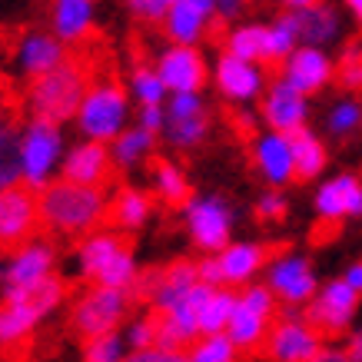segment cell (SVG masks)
Instances as JSON below:
<instances>
[{"mask_svg": "<svg viewBox=\"0 0 362 362\" xmlns=\"http://www.w3.org/2000/svg\"><path fill=\"white\" fill-rule=\"evenodd\" d=\"M40 203V226H47L57 236H87L107 223L110 199L103 187H83L74 180H54L37 193Z\"/></svg>", "mask_w": 362, "mask_h": 362, "instance_id": "1", "label": "cell"}, {"mask_svg": "<svg viewBox=\"0 0 362 362\" xmlns=\"http://www.w3.org/2000/svg\"><path fill=\"white\" fill-rule=\"evenodd\" d=\"M64 299H66V283L57 273H50L40 283L27 286V289L4 293V303H0V349L23 346L30 339V332L54 309H60Z\"/></svg>", "mask_w": 362, "mask_h": 362, "instance_id": "2", "label": "cell"}, {"mask_svg": "<svg viewBox=\"0 0 362 362\" xmlns=\"http://www.w3.org/2000/svg\"><path fill=\"white\" fill-rule=\"evenodd\" d=\"M87 87H90L87 66L80 60L66 57L64 64L47 70L44 77L30 80V87H27V110H30V117H40V120L66 123L74 120Z\"/></svg>", "mask_w": 362, "mask_h": 362, "instance_id": "3", "label": "cell"}, {"mask_svg": "<svg viewBox=\"0 0 362 362\" xmlns=\"http://www.w3.org/2000/svg\"><path fill=\"white\" fill-rule=\"evenodd\" d=\"M74 123L83 133V140L110 143L117 133H123L133 123V100L127 87H120L110 77L93 80L74 113Z\"/></svg>", "mask_w": 362, "mask_h": 362, "instance_id": "4", "label": "cell"}, {"mask_svg": "<svg viewBox=\"0 0 362 362\" xmlns=\"http://www.w3.org/2000/svg\"><path fill=\"white\" fill-rule=\"evenodd\" d=\"M66 143L60 123L30 117V123L17 136V160H21V183L40 193L47 183H54L64 163Z\"/></svg>", "mask_w": 362, "mask_h": 362, "instance_id": "5", "label": "cell"}, {"mask_svg": "<svg viewBox=\"0 0 362 362\" xmlns=\"http://www.w3.org/2000/svg\"><path fill=\"white\" fill-rule=\"evenodd\" d=\"M279 309H283L279 299L269 293L266 283L240 286L236 299H233L230 322H226V336L240 346V352H259L273 319L279 316Z\"/></svg>", "mask_w": 362, "mask_h": 362, "instance_id": "6", "label": "cell"}, {"mask_svg": "<svg viewBox=\"0 0 362 362\" xmlns=\"http://www.w3.org/2000/svg\"><path fill=\"white\" fill-rule=\"evenodd\" d=\"M130 306L133 293L90 283L70 306V329L77 332L80 339L100 336V332H117L130 319Z\"/></svg>", "mask_w": 362, "mask_h": 362, "instance_id": "7", "label": "cell"}, {"mask_svg": "<svg viewBox=\"0 0 362 362\" xmlns=\"http://www.w3.org/2000/svg\"><path fill=\"white\" fill-rule=\"evenodd\" d=\"M183 226L189 233V243L199 252H216L233 240L236 230V206L220 193H199L183 203Z\"/></svg>", "mask_w": 362, "mask_h": 362, "instance_id": "8", "label": "cell"}, {"mask_svg": "<svg viewBox=\"0 0 362 362\" xmlns=\"http://www.w3.org/2000/svg\"><path fill=\"white\" fill-rule=\"evenodd\" d=\"M263 283L269 286V293L279 299L283 309H303L319 289V273L306 252L283 250L269 252L263 266Z\"/></svg>", "mask_w": 362, "mask_h": 362, "instance_id": "9", "label": "cell"}, {"mask_svg": "<svg viewBox=\"0 0 362 362\" xmlns=\"http://www.w3.org/2000/svg\"><path fill=\"white\" fill-rule=\"evenodd\" d=\"M213 130V110L203 93H170L163 103V136L173 150L189 153L206 143Z\"/></svg>", "mask_w": 362, "mask_h": 362, "instance_id": "10", "label": "cell"}, {"mask_svg": "<svg viewBox=\"0 0 362 362\" xmlns=\"http://www.w3.org/2000/svg\"><path fill=\"white\" fill-rule=\"evenodd\" d=\"M322 342L326 336L306 316H299L296 309H286V316L273 319L259 349H263L266 362H313Z\"/></svg>", "mask_w": 362, "mask_h": 362, "instance_id": "11", "label": "cell"}, {"mask_svg": "<svg viewBox=\"0 0 362 362\" xmlns=\"http://www.w3.org/2000/svg\"><path fill=\"white\" fill-rule=\"evenodd\" d=\"M359 306H362L359 293H352L342 279H326V283H319L313 299L303 306V316L326 339H336V336H346L352 329V322L359 316Z\"/></svg>", "mask_w": 362, "mask_h": 362, "instance_id": "12", "label": "cell"}, {"mask_svg": "<svg viewBox=\"0 0 362 362\" xmlns=\"http://www.w3.org/2000/svg\"><path fill=\"white\" fill-rule=\"evenodd\" d=\"M209 83H213V90H216L226 103H233V107H250L266 90L269 74H266L263 64L243 60V57L223 50V54L209 64Z\"/></svg>", "mask_w": 362, "mask_h": 362, "instance_id": "13", "label": "cell"}, {"mask_svg": "<svg viewBox=\"0 0 362 362\" xmlns=\"http://www.w3.org/2000/svg\"><path fill=\"white\" fill-rule=\"evenodd\" d=\"M279 77L286 83H293L299 93L319 97L322 90H329L336 83V57L326 47L296 44L286 54L283 64H279Z\"/></svg>", "mask_w": 362, "mask_h": 362, "instance_id": "14", "label": "cell"}, {"mask_svg": "<svg viewBox=\"0 0 362 362\" xmlns=\"http://www.w3.org/2000/svg\"><path fill=\"white\" fill-rule=\"evenodd\" d=\"M259 123L266 130L279 133H296L299 127H309V110H313V97L299 93L293 83H286L283 77H273L259 93Z\"/></svg>", "mask_w": 362, "mask_h": 362, "instance_id": "15", "label": "cell"}, {"mask_svg": "<svg viewBox=\"0 0 362 362\" xmlns=\"http://www.w3.org/2000/svg\"><path fill=\"white\" fill-rule=\"evenodd\" d=\"M313 209H316L319 223H326V226H342V223L362 220V176L342 170L336 176L319 180Z\"/></svg>", "mask_w": 362, "mask_h": 362, "instance_id": "16", "label": "cell"}, {"mask_svg": "<svg viewBox=\"0 0 362 362\" xmlns=\"http://www.w3.org/2000/svg\"><path fill=\"white\" fill-rule=\"evenodd\" d=\"M153 66L170 93H203L209 83V64L197 44H166Z\"/></svg>", "mask_w": 362, "mask_h": 362, "instance_id": "17", "label": "cell"}, {"mask_svg": "<svg viewBox=\"0 0 362 362\" xmlns=\"http://www.w3.org/2000/svg\"><path fill=\"white\" fill-rule=\"evenodd\" d=\"M57 266V250L47 240L30 236L27 243L13 246L11 256L0 259V289L13 293V289H27V286L40 283L54 273Z\"/></svg>", "mask_w": 362, "mask_h": 362, "instance_id": "18", "label": "cell"}, {"mask_svg": "<svg viewBox=\"0 0 362 362\" xmlns=\"http://www.w3.org/2000/svg\"><path fill=\"white\" fill-rule=\"evenodd\" d=\"M40 230V203L37 193L23 183L0 189V250H13L37 236Z\"/></svg>", "mask_w": 362, "mask_h": 362, "instance_id": "19", "label": "cell"}, {"mask_svg": "<svg viewBox=\"0 0 362 362\" xmlns=\"http://www.w3.org/2000/svg\"><path fill=\"white\" fill-rule=\"evenodd\" d=\"M250 163L266 187H289V183H296V163H293L289 133L256 130L250 136Z\"/></svg>", "mask_w": 362, "mask_h": 362, "instance_id": "20", "label": "cell"}, {"mask_svg": "<svg viewBox=\"0 0 362 362\" xmlns=\"http://www.w3.org/2000/svg\"><path fill=\"white\" fill-rule=\"evenodd\" d=\"M193 283H199L197 263L180 259V263H170L166 269H156V273H140L133 293L146 299L153 313H166L173 303H180V296H183Z\"/></svg>", "mask_w": 362, "mask_h": 362, "instance_id": "21", "label": "cell"}, {"mask_svg": "<svg viewBox=\"0 0 362 362\" xmlns=\"http://www.w3.org/2000/svg\"><path fill=\"white\" fill-rule=\"evenodd\" d=\"M213 259L220 269V283L230 289H240V286L256 283L263 276L269 246H263L259 240H230L223 250L213 252Z\"/></svg>", "mask_w": 362, "mask_h": 362, "instance_id": "22", "label": "cell"}, {"mask_svg": "<svg viewBox=\"0 0 362 362\" xmlns=\"http://www.w3.org/2000/svg\"><path fill=\"white\" fill-rule=\"evenodd\" d=\"M213 0H170L166 17L160 30L166 33L170 44H203L206 33L213 30Z\"/></svg>", "mask_w": 362, "mask_h": 362, "instance_id": "23", "label": "cell"}, {"mask_svg": "<svg viewBox=\"0 0 362 362\" xmlns=\"http://www.w3.org/2000/svg\"><path fill=\"white\" fill-rule=\"evenodd\" d=\"M66 60V44L54 30H27L13 44V66L23 80L44 77L47 70H54Z\"/></svg>", "mask_w": 362, "mask_h": 362, "instance_id": "24", "label": "cell"}, {"mask_svg": "<svg viewBox=\"0 0 362 362\" xmlns=\"http://www.w3.org/2000/svg\"><path fill=\"white\" fill-rule=\"evenodd\" d=\"M113 173L110 146L97 140H80L77 146H70L60 163V176L83 183V187H107V180Z\"/></svg>", "mask_w": 362, "mask_h": 362, "instance_id": "25", "label": "cell"}, {"mask_svg": "<svg viewBox=\"0 0 362 362\" xmlns=\"http://www.w3.org/2000/svg\"><path fill=\"white\" fill-rule=\"evenodd\" d=\"M127 250V240H123L120 230H90L87 236H80L77 246V273L87 279V283H100V276L110 269V263Z\"/></svg>", "mask_w": 362, "mask_h": 362, "instance_id": "26", "label": "cell"}, {"mask_svg": "<svg viewBox=\"0 0 362 362\" xmlns=\"http://www.w3.org/2000/svg\"><path fill=\"white\" fill-rule=\"evenodd\" d=\"M296 17V30H299V44H313V47H326L342 40V30H346V21H342L339 7L332 0H316L303 11H293Z\"/></svg>", "mask_w": 362, "mask_h": 362, "instance_id": "27", "label": "cell"}, {"mask_svg": "<svg viewBox=\"0 0 362 362\" xmlns=\"http://www.w3.org/2000/svg\"><path fill=\"white\" fill-rule=\"evenodd\" d=\"M97 27V0H50V30L70 44H83Z\"/></svg>", "mask_w": 362, "mask_h": 362, "instance_id": "28", "label": "cell"}, {"mask_svg": "<svg viewBox=\"0 0 362 362\" xmlns=\"http://www.w3.org/2000/svg\"><path fill=\"white\" fill-rule=\"evenodd\" d=\"M293 143V163H296V183H313L322 180L326 166H329V146L326 140L313 133L309 127H299L296 133H289Z\"/></svg>", "mask_w": 362, "mask_h": 362, "instance_id": "29", "label": "cell"}, {"mask_svg": "<svg viewBox=\"0 0 362 362\" xmlns=\"http://www.w3.org/2000/svg\"><path fill=\"white\" fill-rule=\"evenodd\" d=\"M153 216V197L140 187H123L117 197L110 199V209H107V220H110L113 230L120 233H136L143 230Z\"/></svg>", "mask_w": 362, "mask_h": 362, "instance_id": "30", "label": "cell"}, {"mask_svg": "<svg viewBox=\"0 0 362 362\" xmlns=\"http://www.w3.org/2000/svg\"><path fill=\"white\" fill-rule=\"evenodd\" d=\"M223 50L243 57V60H256V64L269 66V30H266V21L230 23V30L223 37Z\"/></svg>", "mask_w": 362, "mask_h": 362, "instance_id": "31", "label": "cell"}, {"mask_svg": "<svg viewBox=\"0 0 362 362\" xmlns=\"http://www.w3.org/2000/svg\"><path fill=\"white\" fill-rule=\"evenodd\" d=\"M156 133L143 130L140 123H130L123 133H117L107 146H110V160L117 170H136V166H143L150 156H153L156 150Z\"/></svg>", "mask_w": 362, "mask_h": 362, "instance_id": "32", "label": "cell"}, {"mask_svg": "<svg viewBox=\"0 0 362 362\" xmlns=\"http://www.w3.org/2000/svg\"><path fill=\"white\" fill-rule=\"evenodd\" d=\"M150 187H153V197L166 206H183L189 199V176L183 173V166L173 163V160H156L153 170H150Z\"/></svg>", "mask_w": 362, "mask_h": 362, "instance_id": "33", "label": "cell"}, {"mask_svg": "<svg viewBox=\"0 0 362 362\" xmlns=\"http://www.w3.org/2000/svg\"><path fill=\"white\" fill-rule=\"evenodd\" d=\"M362 130V100L359 93H346L336 97L326 110V133L332 140H352Z\"/></svg>", "mask_w": 362, "mask_h": 362, "instance_id": "34", "label": "cell"}, {"mask_svg": "<svg viewBox=\"0 0 362 362\" xmlns=\"http://www.w3.org/2000/svg\"><path fill=\"white\" fill-rule=\"evenodd\" d=\"M127 93L136 107H163L166 97H170V90L166 83L160 80L153 64H140L130 70V83H127Z\"/></svg>", "mask_w": 362, "mask_h": 362, "instance_id": "35", "label": "cell"}, {"mask_svg": "<svg viewBox=\"0 0 362 362\" xmlns=\"http://www.w3.org/2000/svg\"><path fill=\"white\" fill-rule=\"evenodd\" d=\"M240 346L226 332H203L187 346L189 362H240Z\"/></svg>", "mask_w": 362, "mask_h": 362, "instance_id": "36", "label": "cell"}, {"mask_svg": "<svg viewBox=\"0 0 362 362\" xmlns=\"http://www.w3.org/2000/svg\"><path fill=\"white\" fill-rule=\"evenodd\" d=\"M233 299H236V289H230V286H213V289H209L206 303L199 309V336H203V332H226V322H230V313H233Z\"/></svg>", "mask_w": 362, "mask_h": 362, "instance_id": "37", "label": "cell"}, {"mask_svg": "<svg viewBox=\"0 0 362 362\" xmlns=\"http://www.w3.org/2000/svg\"><path fill=\"white\" fill-rule=\"evenodd\" d=\"M266 30H269V66H279L286 60V54L299 44V30H296L293 11H283L279 17L266 21Z\"/></svg>", "mask_w": 362, "mask_h": 362, "instance_id": "38", "label": "cell"}, {"mask_svg": "<svg viewBox=\"0 0 362 362\" xmlns=\"http://www.w3.org/2000/svg\"><path fill=\"white\" fill-rule=\"evenodd\" d=\"M127 339L123 332H100L83 339V362H123L127 359Z\"/></svg>", "mask_w": 362, "mask_h": 362, "instance_id": "39", "label": "cell"}, {"mask_svg": "<svg viewBox=\"0 0 362 362\" xmlns=\"http://www.w3.org/2000/svg\"><path fill=\"white\" fill-rule=\"evenodd\" d=\"M336 83L346 93H362V44L359 40L342 47L339 60H336Z\"/></svg>", "mask_w": 362, "mask_h": 362, "instance_id": "40", "label": "cell"}, {"mask_svg": "<svg viewBox=\"0 0 362 362\" xmlns=\"http://www.w3.org/2000/svg\"><path fill=\"white\" fill-rule=\"evenodd\" d=\"M120 332L127 339V349H150V346H156V313L127 319Z\"/></svg>", "mask_w": 362, "mask_h": 362, "instance_id": "41", "label": "cell"}, {"mask_svg": "<svg viewBox=\"0 0 362 362\" xmlns=\"http://www.w3.org/2000/svg\"><path fill=\"white\" fill-rule=\"evenodd\" d=\"M252 209H256V216L263 223H279V220H286V213H289V197L283 193V187H269L256 197Z\"/></svg>", "mask_w": 362, "mask_h": 362, "instance_id": "42", "label": "cell"}, {"mask_svg": "<svg viewBox=\"0 0 362 362\" xmlns=\"http://www.w3.org/2000/svg\"><path fill=\"white\" fill-rule=\"evenodd\" d=\"M127 4V13H130L136 23H150V27H160L166 17V7L170 0H123Z\"/></svg>", "mask_w": 362, "mask_h": 362, "instance_id": "43", "label": "cell"}, {"mask_svg": "<svg viewBox=\"0 0 362 362\" xmlns=\"http://www.w3.org/2000/svg\"><path fill=\"white\" fill-rule=\"evenodd\" d=\"M21 183V160H17V140L0 143V189Z\"/></svg>", "mask_w": 362, "mask_h": 362, "instance_id": "44", "label": "cell"}, {"mask_svg": "<svg viewBox=\"0 0 362 362\" xmlns=\"http://www.w3.org/2000/svg\"><path fill=\"white\" fill-rule=\"evenodd\" d=\"M123 362H189L187 349H160V346H150V349H130Z\"/></svg>", "mask_w": 362, "mask_h": 362, "instance_id": "45", "label": "cell"}, {"mask_svg": "<svg viewBox=\"0 0 362 362\" xmlns=\"http://www.w3.org/2000/svg\"><path fill=\"white\" fill-rule=\"evenodd\" d=\"M246 4L250 0H213V13L223 23H236L243 17V11H246Z\"/></svg>", "mask_w": 362, "mask_h": 362, "instance_id": "46", "label": "cell"}, {"mask_svg": "<svg viewBox=\"0 0 362 362\" xmlns=\"http://www.w3.org/2000/svg\"><path fill=\"white\" fill-rule=\"evenodd\" d=\"M133 123H140L143 130H150L160 136V130H163V107H140Z\"/></svg>", "mask_w": 362, "mask_h": 362, "instance_id": "47", "label": "cell"}, {"mask_svg": "<svg viewBox=\"0 0 362 362\" xmlns=\"http://www.w3.org/2000/svg\"><path fill=\"white\" fill-rule=\"evenodd\" d=\"M313 362H352V356L346 352V346H329V342H322L319 352L313 356Z\"/></svg>", "mask_w": 362, "mask_h": 362, "instance_id": "48", "label": "cell"}, {"mask_svg": "<svg viewBox=\"0 0 362 362\" xmlns=\"http://www.w3.org/2000/svg\"><path fill=\"white\" fill-rule=\"evenodd\" d=\"M236 130H240L243 136H252V133L259 130V113H252L250 107H240V113H236Z\"/></svg>", "mask_w": 362, "mask_h": 362, "instance_id": "49", "label": "cell"}, {"mask_svg": "<svg viewBox=\"0 0 362 362\" xmlns=\"http://www.w3.org/2000/svg\"><path fill=\"white\" fill-rule=\"evenodd\" d=\"M339 279H342L346 286H349L352 293H359V296H362V259H352V263L346 266V269H342Z\"/></svg>", "mask_w": 362, "mask_h": 362, "instance_id": "50", "label": "cell"}, {"mask_svg": "<svg viewBox=\"0 0 362 362\" xmlns=\"http://www.w3.org/2000/svg\"><path fill=\"white\" fill-rule=\"evenodd\" d=\"M346 352L352 356V362H362V326H352L349 332H346Z\"/></svg>", "mask_w": 362, "mask_h": 362, "instance_id": "51", "label": "cell"}, {"mask_svg": "<svg viewBox=\"0 0 362 362\" xmlns=\"http://www.w3.org/2000/svg\"><path fill=\"white\" fill-rule=\"evenodd\" d=\"M342 7H346V13H349L352 21L359 23V30H362V0H339Z\"/></svg>", "mask_w": 362, "mask_h": 362, "instance_id": "52", "label": "cell"}, {"mask_svg": "<svg viewBox=\"0 0 362 362\" xmlns=\"http://www.w3.org/2000/svg\"><path fill=\"white\" fill-rule=\"evenodd\" d=\"M4 140H11V113L0 107V143Z\"/></svg>", "mask_w": 362, "mask_h": 362, "instance_id": "53", "label": "cell"}, {"mask_svg": "<svg viewBox=\"0 0 362 362\" xmlns=\"http://www.w3.org/2000/svg\"><path fill=\"white\" fill-rule=\"evenodd\" d=\"M309 4H316V0H279L283 11H303V7H309Z\"/></svg>", "mask_w": 362, "mask_h": 362, "instance_id": "54", "label": "cell"}]
</instances>
